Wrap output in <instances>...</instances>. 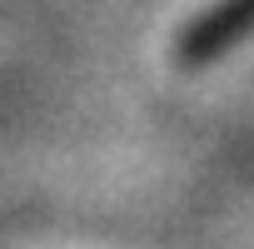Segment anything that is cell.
Instances as JSON below:
<instances>
[{
	"instance_id": "6da1fadb",
	"label": "cell",
	"mask_w": 254,
	"mask_h": 249,
	"mask_svg": "<svg viewBox=\"0 0 254 249\" xmlns=\"http://www.w3.org/2000/svg\"><path fill=\"white\" fill-rule=\"evenodd\" d=\"M254 30V0H214L204 15H194L175 45L180 65H204L214 55H224L239 35Z\"/></svg>"
}]
</instances>
